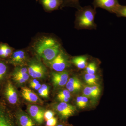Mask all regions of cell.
Returning a JSON list of instances; mask_svg holds the SVG:
<instances>
[{"label": "cell", "instance_id": "1", "mask_svg": "<svg viewBox=\"0 0 126 126\" xmlns=\"http://www.w3.org/2000/svg\"><path fill=\"white\" fill-rule=\"evenodd\" d=\"M33 48L40 57L48 62L53 60L61 49L58 41L50 37L39 39L34 44Z\"/></svg>", "mask_w": 126, "mask_h": 126}, {"label": "cell", "instance_id": "2", "mask_svg": "<svg viewBox=\"0 0 126 126\" xmlns=\"http://www.w3.org/2000/svg\"><path fill=\"white\" fill-rule=\"evenodd\" d=\"M96 12V9L90 6L82 7L75 14V28L77 29H96L94 22Z\"/></svg>", "mask_w": 126, "mask_h": 126}, {"label": "cell", "instance_id": "3", "mask_svg": "<svg viewBox=\"0 0 126 126\" xmlns=\"http://www.w3.org/2000/svg\"><path fill=\"white\" fill-rule=\"evenodd\" d=\"M48 63L51 68L56 72L64 71L69 64L67 55L62 49L57 56Z\"/></svg>", "mask_w": 126, "mask_h": 126}, {"label": "cell", "instance_id": "4", "mask_svg": "<svg viewBox=\"0 0 126 126\" xmlns=\"http://www.w3.org/2000/svg\"><path fill=\"white\" fill-rule=\"evenodd\" d=\"M93 4L94 9L101 8L115 14L120 5L118 0H94Z\"/></svg>", "mask_w": 126, "mask_h": 126}, {"label": "cell", "instance_id": "5", "mask_svg": "<svg viewBox=\"0 0 126 126\" xmlns=\"http://www.w3.org/2000/svg\"><path fill=\"white\" fill-rule=\"evenodd\" d=\"M28 71L30 76L33 78H40L44 76L46 69L41 63L34 61H32L29 64Z\"/></svg>", "mask_w": 126, "mask_h": 126}, {"label": "cell", "instance_id": "6", "mask_svg": "<svg viewBox=\"0 0 126 126\" xmlns=\"http://www.w3.org/2000/svg\"><path fill=\"white\" fill-rule=\"evenodd\" d=\"M56 110L62 118L66 119L74 115L76 109L67 103L61 102L56 106Z\"/></svg>", "mask_w": 126, "mask_h": 126}, {"label": "cell", "instance_id": "7", "mask_svg": "<svg viewBox=\"0 0 126 126\" xmlns=\"http://www.w3.org/2000/svg\"><path fill=\"white\" fill-rule=\"evenodd\" d=\"M31 117L37 124H41L44 122V110L36 105H30L27 109Z\"/></svg>", "mask_w": 126, "mask_h": 126}, {"label": "cell", "instance_id": "8", "mask_svg": "<svg viewBox=\"0 0 126 126\" xmlns=\"http://www.w3.org/2000/svg\"><path fill=\"white\" fill-rule=\"evenodd\" d=\"M69 73L67 71L53 72L52 74V80L55 86L62 87L65 86L68 81Z\"/></svg>", "mask_w": 126, "mask_h": 126}, {"label": "cell", "instance_id": "9", "mask_svg": "<svg viewBox=\"0 0 126 126\" xmlns=\"http://www.w3.org/2000/svg\"><path fill=\"white\" fill-rule=\"evenodd\" d=\"M5 95L8 102L12 104H16L18 101L17 92L10 82L7 83L5 90Z\"/></svg>", "mask_w": 126, "mask_h": 126}, {"label": "cell", "instance_id": "10", "mask_svg": "<svg viewBox=\"0 0 126 126\" xmlns=\"http://www.w3.org/2000/svg\"><path fill=\"white\" fill-rule=\"evenodd\" d=\"M0 126H16L10 113L6 109L0 107Z\"/></svg>", "mask_w": 126, "mask_h": 126}, {"label": "cell", "instance_id": "11", "mask_svg": "<svg viewBox=\"0 0 126 126\" xmlns=\"http://www.w3.org/2000/svg\"><path fill=\"white\" fill-rule=\"evenodd\" d=\"M39 2L45 11L50 12L61 8L63 0H39Z\"/></svg>", "mask_w": 126, "mask_h": 126}, {"label": "cell", "instance_id": "12", "mask_svg": "<svg viewBox=\"0 0 126 126\" xmlns=\"http://www.w3.org/2000/svg\"><path fill=\"white\" fill-rule=\"evenodd\" d=\"M10 56V63L14 65H23L26 63V53L23 50L15 51Z\"/></svg>", "mask_w": 126, "mask_h": 126}, {"label": "cell", "instance_id": "13", "mask_svg": "<svg viewBox=\"0 0 126 126\" xmlns=\"http://www.w3.org/2000/svg\"><path fill=\"white\" fill-rule=\"evenodd\" d=\"M17 122L19 126H36V123L30 116L24 112L17 115Z\"/></svg>", "mask_w": 126, "mask_h": 126}, {"label": "cell", "instance_id": "14", "mask_svg": "<svg viewBox=\"0 0 126 126\" xmlns=\"http://www.w3.org/2000/svg\"><path fill=\"white\" fill-rule=\"evenodd\" d=\"M66 86L70 92H76L81 90L82 87V84L78 78L74 77L68 79Z\"/></svg>", "mask_w": 126, "mask_h": 126}, {"label": "cell", "instance_id": "15", "mask_svg": "<svg viewBox=\"0 0 126 126\" xmlns=\"http://www.w3.org/2000/svg\"><path fill=\"white\" fill-rule=\"evenodd\" d=\"M21 94L24 98L28 101L32 103L39 102L37 94L29 88L23 87L21 89Z\"/></svg>", "mask_w": 126, "mask_h": 126}, {"label": "cell", "instance_id": "16", "mask_svg": "<svg viewBox=\"0 0 126 126\" xmlns=\"http://www.w3.org/2000/svg\"><path fill=\"white\" fill-rule=\"evenodd\" d=\"M88 58L86 55L75 56L72 58V62L75 67L80 69L86 68L88 65Z\"/></svg>", "mask_w": 126, "mask_h": 126}, {"label": "cell", "instance_id": "17", "mask_svg": "<svg viewBox=\"0 0 126 126\" xmlns=\"http://www.w3.org/2000/svg\"><path fill=\"white\" fill-rule=\"evenodd\" d=\"M65 6L74 7L78 10L82 7L80 5L79 0H63V5L61 8Z\"/></svg>", "mask_w": 126, "mask_h": 126}, {"label": "cell", "instance_id": "18", "mask_svg": "<svg viewBox=\"0 0 126 126\" xmlns=\"http://www.w3.org/2000/svg\"><path fill=\"white\" fill-rule=\"evenodd\" d=\"M84 79L86 83L90 86L97 85L98 78L95 74L86 73L84 75Z\"/></svg>", "mask_w": 126, "mask_h": 126}, {"label": "cell", "instance_id": "19", "mask_svg": "<svg viewBox=\"0 0 126 126\" xmlns=\"http://www.w3.org/2000/svg\"><path fill=\"white\" fill-rule=\"evenodd\" d=\"M29 75L28 73L23 74H16L13 73L12 77L15 81L20 83H24L29 78Z\"/></svg>", "mask_w": 126, "mask_h": 126}, {"label": "cell", "instance_id": "20", "mask_svg": "<svg viewBox=\"0 0 126 126\" xmlns=\"http://www.w3.org/2000/svg\"><path fill=\"white\" fill-rule=\"evenodd\" d=\"M98 69V66L95 61H92L88 64L86 68V73L89 74H95Z\"/></svg>", "mask_w": 126, "mask_h": 126}, {"label": "cell", "instance_id": "21", "mask_svg": "<svg viewBox=\"0 0 126 126\" xmlns=\"http://www.w3.org/2000/svg\"><path fill=\"white\" fill-rule=\"evenodd\" d=\"M88 99V97L85 96H79L77 98L76 103L79 108L84 109L87 106Z\"/></svg>", "mask_w": 126, "mask_h": 126}, {"label": "cell", "instance_id": "22", "mask_svg": "<svg viewBox=\"0 0 126 126\" xmlns=\"http://www.w3.org/2000/svg\"><path fill=\"white\" fill-rule=\"evenodd\" d=\"M115 14L117 17H123L126 18V6L120 5Z\"/></svg>", "mask_w": 126, "mask_h": 126}, {"label": "cell", "instance_id": "23", "mask_svg": "<svg viewBox=\"0 0 126 126\" xmlns=\"http://www.w3.org/2000/svg\"><path fill=\"white\" fill-rule=\"evenodd\" d=\"M7 65L4 63L0 61V81L2 80L7 73Z\"/></svg>", "mask_w": 126, "mask_h": 126}, {"label": "cell", "instance_id": "24", "mask_svg": "<svg viewBox=\"0 0 126 126\" xmlns=\"http://www.w3.org/2000/svg\"><path fill=\"white\" fill-rule=\"evenodd\" d=\"M91 90L93 97V98H96L100 94L101 89L98 85H94L91 87Z\"/></svg>", "mask_w": 126, "mask_h": 126}, {"label": "cell", "instance_id": "25", "mask_svg": "<svg viewBox=\"0 0 126 126\" xmlns=\"http://www.w3.org/2000/svg\"><path fill=\"white\" fill-rule=\"evenodd\" d=\"M5 53L4 58H8L11 56L13 53V49L8 45L4 43Z\"/></svg>", "mask_w": 126, "mask_h": 126}, {"label": "cell", "instance_id": "26", "mask_svg": "<svg viewBox=\"0 0 126 126\" xmlns=\"http://www.w3.org/2000/svg\"><path fill=\"white\" fill-rule=\"evenodd\" d=\"M60 97H65L70 98L71 97L70 92L67 89H65L60 92L57 95V98Z\"/></svg>", "mask_w": 126, "mask_h": 126}, {"label": "cell", "instance_id": "27", "mask_svg": "<svg viewBox=\"0 0 126 126\" xmlns=\"http://www.w3.org/2000/svg\"><path fill=\"white\" fill-rule=\"evenodd\" d=\"M55 113L51 110L46 111L44 113V120L47 121L49 119L54 117Z\"/></svg>", "mask_w": 126, "mask_h": 126}, {"label": "cell", "instance_id": "28", "mask_svg": "<svg viewBox=\"0 0 126 126\" xmlns=\"http://www.w3.org/2000/svg\"><path fill=\"white\" fill-rule=\"evenodd\" d=\"M83 94L85 96L87 97L93 98L91 87L87 86L84 88L83 90Z\"/></svg>", "mask_w": 126, "mask_h": 126}, {"label": "cell", "instance_id": "29", "mask_svg": "<svg viewBox=\"0 0 126 126\" xmlns=\"http://www.w3.org/2000/svg\"><path fill=\"white\" fill-rule=\"evenodd\" d=\"M46 122V126H55L57 123V119L56 118L54 117Z\"/></svg>", "mask_w": 126, "mask_h": 126}, {"label": "cell", "instance_id": "30", "mask_svg": "<svg viewBox=\"0 0 126 126\" xmlns=\"http://www.w3.org/2000/svg\"><path fill=\"white\" fill-rule=\"evenodd\" d=\"M38 93L40 96L43 97L47 98L48 96L49 95L47 94L41 88L38 90Z\"/></svg>", "mask_w": 126, "mask_h": 126}, {"label": "cell", "instance_id": "31", "mask_svg": "<svg viewBox=\"0 0 126 126\" xmlns=\"http://www.w3.org/2000/svg\"><path fill=\"white\" fill-rule=\"evenodd\" d=\"M41 88L45 92V93L48 95H49V90L48 87L45 85V84H43L42 86H41Z\"/></svg>", "mask_w": 126, "mask_h": 126}, {"label": "cell", "instance_id": "32", "mask_svg": "<svg viewBox=\"0 0 126 126\" xmlns=\"http://www.w3.org/2000/svg\"><path fill=\"white\" fill-rule=\"evenodd\" d=\"M59 101L62 102L67 103L69 101V98L65 97H60L58 98Z\"/></svg>", "mask_w": 126, "mask_h": 126}, {"label": "cell", "instance_id": "33", "mask_svg": "<svg viewBox=\"0 0 126 126\" xmlns=\"http://www.w3.org/2000/svg\"><path fill=\"white\" fill-rule=\"evenodd\" d=\"M30 87L32 88L35 89V90H38L41 87V85L39 83L38 84H36V85H32V86H30Z\"/></svg>", "mask_w": 126, "mask_h": 126}, {"label": "cell", "instance_id": "34", "mask_svg": "<svg viewBox=\"0 0 126 126\" xmlns=\"http://www.w3.org/2000/svg\"><path fill=\"white\" fill-rule=\"evenodd\" d=\"M39 83V82L38 81L36 80V79H34V80H32L30 82V86H32V85H36V84H38Z\"/></svg>", "mask_w": 126, "mask_h": 126}, {"label": "cell", "instance_id": "35", "mask_svg": "<svg viewBox=\"0 0 126 126\" xmlns=\"http://www.w3.org/2000/svg\"><path fill=\"white\" fill-rule=\"evenodd\" d=\"M56 126H64L63 124H58V125H57Z\"/></svg>", "mask_w": 126, "mask_h": 126}, {"label": "cell", "instance_id": "36", "mask_svg": "<svg viewBox=\"0 0 126 126\" xmlns=\"http://www.w3.org/2000/svg\"><path fill=\"white\" fill-rule=\"evenodd\" d=\"M38 0H36V1H38Z\"/></svg>", "mask_w": 126, "mask_h": 126}]
</instances>
